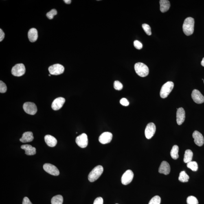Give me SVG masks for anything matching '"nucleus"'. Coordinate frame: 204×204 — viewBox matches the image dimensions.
Wrapping results in <instances>:
<instances>
[{
    "label": "nucleus",
    "instance_id": "obj_1",
    "mask_svg": "<svg viewBox=\"0 0 204 204\" xmlns=\"http://www.w3.org/2000/svg\"><path fill=\"white\" fill-rule=\"evenodd\" d=\"M194 19L191 17L186 18L184 22L183 30L186 36H190L193 34L194 27Z\"/></svg>",
    "mask_w": 204,
    "mask_h": 204
},
{
    "label": "nucleus",
    "instance_id": "obj_2",
    "mask_svg": "<svg viewBox=\"0 0 204 204\" xmlns=\"http://www.w3.org/2000/svg\"><path fill=\"white\" fill-rule=\"evenodd\" d=\"M103 171V168L101 165L95 167L90 173L88 176V180L91 182L96 181L102 175Z\"/></svg>",
    "mask_w": 204,
    "mask_h": 204
},
{
    "label": "nucleus",
    "instance_id": "obj_3",
    "mask_svg": "<svg viewBox=\"0 0 204 204\" xmlns=\"http://www.w3.org/2000/svg\"><path fill=\"white\" fill-rule=\"evenodd\" d=\"M136 73L141 77H146L149 74V68L146 65L141 62H138L134 66Z\"/></svg>",
    "mask_w": 204,
    "mask_h": 204
},
{
    "label": "nucleus",
    "instance_id": "obj_4",
    "mask_svg": "<svg viewBox=\"0 0 204 204\" xmlns=\"http://www.w3.org/2000/svg\"><path fill=\"white\" fill-rule=\"evenodd\" d=\"M174 83L172 81H168L165 83L162 87L160 92V96L161 98H165L168 95L173 89Z\"/></svg>",
    "mask_w": 204,
    "mask_h": 204
},
{
    "label": "nucleus",
    "instance_id": "obj_5",
    "mask_svg": "<svg viewBox=\"0 0 204 204\" xmlns=\"http://www.w3.org/2000/svg\"><path fill=\"white\" fill-rule=\"evenodd\" d=\"M25 71L24 65L23 64H18L12 68V73L14 76L19 77L24 74Z\"/></svg>",
    "mask_w": 204,
    "mask_h": 204
},
{
    "label": "nucleus",
    "instance_id": "obj_6",
    "mask_svg": "<svg viewBox=\"0 0 204 204\" xmlns=\"http://www.w3.org/2000/svg\"><path fill=\"white\" fill-rule=\"evenodd\" d=\"M24 111L28 114L34 115L37 112V107L36 104L32 102H26L24 104Z\"/></svg>",
    "mask_w": 204,
    "mask_h": 204
},
{
    "label": "nucleus",
    "instance_id": "obj_7",
    "mask_svg": "<svg viewBox=\"0 0 204 204\" xmlns=\"http://www.w3.org/2000/svg\"><path fill=\"white\" fill-rule=\"evenodd\" d=\"M49 71L50 74L58 75L63 73L64 67L61 64H55L50 66L49 68Z\"/></svg>",
    "mask_w": 204,
    "mask_h": 204
},
{
    "label": "nucleus",
    "instance_id": "obj_8",
    "mask_svg": "<svg viewBox=\"0 0 204 204\" xmlns=\"http://www.w3.org/2000/svg\"><path fill=\"white\" fill-rule=\"evenodd\" d=\"M133 173L131 170L126 171L121 177V183L124 185L129 184L133 180Z\"/></svg>",
    "mask_w": 204,
    "mask_h": 204
},
{
    "label": "nucleus",
    "instance_id": "obj_9",
    "mask_svg": "<svg viewBox=\"0 0 204 204\" xmlns=\"http://www.w3.org/2000/svg\"><path fill=\"white\" fill-rule=\"evenodd\" d=\"M76 143L80 148H84L87 146L88 139L87 136L85 133H82L76 137Z\"/></svg>",
    "mask_w": 204,
    "mask_h": 204
},
{
    "label": "nucleus",
    "instance_id": "obj_10",
    "mask_svg": "<svg viewBox=\"0 0 204 204\" xmlns=\"http://www.w3.org/2000/svg\"><path fill=\"white\" fill-rule=\"evenodd\" d=\"M43 169L45 171L51 175L54 176L59 175V170L54 165L49 164V163H46L44 165Z\"/></svg>",
    "mask_w": 204,
    "mask_h": 204
},
{
    "label": "nucleus",
    "instance_id": "obj_11",
    "mask_svg": "<svg viewBox=\"0 0 204 204\" xmlns=\"http://www.w3.org/2000/svg\"><path fill=\"white\" fill-rule=\"evenodd\" d=\"M156 131V126L153 123H149L145 130V135L146 138L150 139L153 137Z\"/></svg>",
    "mask_w": 204,
    "mask_h": 204
},
{
    "label": "nucleus",
    "instance_id": "obj_12",
    "mask_svg": "<svg viewBox=\"0 0 204 204\" xmlns=\"http://www.w3.org/2000/svg\"><path fill=\"white\" fill-rule=\"evenodd\" d=\"M192 98L194 102L197 104H201L204 102V97L200 92L196 89L193 91Z\"/></svg>",
    "mask_w": 204,
    "mask_h": 204
},
{
    "label": "nucleus",
    "instance_id": "obj_13",
    "mask_svg": "<svg viewBox=\"0 0 204 204\" xmlns=\"http://www.w3.org/2000/svg\"><path fill=\"white\" fill-rule=\"evenodd\" d=\"M113 135L111 132H105L99 138V141L102 144H106L111 142Z\"/></svg>",
    "mask_w": 204,
    "mask_h": 204
},
{
    "label": "nucleus",
    "instance_id": "obj_14",
    "mask_svg": "<svg viewBox=\"0 0 204 204\" xmlns=\"http://www.w3.org/2000/svg\"><path fill=\"white\" fill-rule=\"evenodd\" d=\"M65 102V99L64 98L59 97L53 101L51 105V108L54 111H58L62 107Z\"/></svg>",
    "mask_w": 204,
    "mask_h": 204
},
{
    "label": "nucleus",
    "instance_id": "obj_15",
    "mask_svg": "<svg viewBox=\"0 0 204 204\" xmlns=\"http://www.w3.org/2000/svg\"><path fill=\"white\" fill-rule=\"evenodd\" d=\"M192 137L194 139V142L196 145L199 146H203L204 143V139L203 136L201 133L196 130L193 133Z\"/></svg>",
    "mask_w": 204,
    "mask_h": 204
},
{
    "label": "nucleus",
    "instance_id": "obj_16",
    "mask_svg": "<svg viewBox=\"0 0 204 204\" xmlns=\"http://www.w3.org/2000/svg\"><path fill=\"white\" fill-rule=\"evenodd\" d=\"M185 118V112L182 107L178 108L176 112V122L179 125L183 124Z\"/></svg>",
    "mask_w": 204,
    "mask_h": 204
},
{
    "label": "nucleus",
    "instance_id": "obj_17",
    "mask_svg": "<svg viewBox=\"0 0 204 204\" xmlns=\"http://www.w3.org/2000/svg\"><path fill=\"white\" fill-rule=\"evenodd\" d=\"M170 164L166 161H163L161 163L159 168V172L160 173L167 175L170 173Z\"/></svg>",
    "mask_w": 204,
    "mask_h": 204
},
{
    "label": "nucleus",
    "instance_id": "obj_18",
    "mask_svg": "<svg viewBox=\"0 0 204 204\" xmlns=\"http://www.w3.org/2000/svg\"><path fill=\"white\" fill-rule=\"evenodd\" d=\"M21 148L25 150V154L28 155H33L36 154V149L29 144L22 145Z\"/></svg>",
    "mask_w": 204,
    "mask_h": 204
},
{
    "label": "nucleus",
    "instance_id": "obj_19",
    "mask_svg": "<svg viewBox=\"0 0 204 204\" xmlns=\"http://www.w3.org/2000/svg\"><path fill=\"white\" fill-rule=\"evenodd\" d=\"M34 139L33 133L31 132H25L23 134L20 141L23 143L30 142Z\"/></svg>",
    "mask_w": 204,
    "mask_h": 204
},
{
    "label": "nucleus",
    "instance_id": "obj_20",
    "mask_svg": "<svg viewBox=\"0 0 204 204\" xmlns=\"http://www.w3.org/2000/svg\"><path fill=\"white\" fill-rule=\"evenodd\" d=\"M44 139L45 142L48 146L50 147L55 146L57 143V140L55 138L51 135H45Z\"/></svg>",
    "mask_w": 204,
    "mask_h": 204
},
{
    "label": "nucleus",
    "instance_id": "obj_21",
    "mask_svg": "<svg viewBox=\"0 0 204 204\" xmlns=\"http://www.w3.org/2000/svg\"><path fill=\"white\" fill-rule=\"evenodd\" d=\"M28 38L31 42H34L36 41L38 38V32L36 29L32 28L29 30L28 32Z\"/></svg>",
    "mask_w": 204,
    "mask_h": 204
},
{
    "label": "nucleus",
    "instance_id": "obj_22",
    "mask_svg": "<svg viewBox=\"0 0 204 204\" xmlns=\"http://www.w3.org/2000/svg\"><path fill=\"white\" fill-rule=\"evenodd\" d=\"M160 10L162 13H165L170 9V1L168 0H161L160 1Z\"/></svg>",
    "mask_w": 204,
    "mask_h": 204
},
{
    "label": "nucleus",
    "instance_id": "obj_23",
    "mask_svg": "<svg viewBox=\"0 0 204 204\" xmlns=\"http://www.w3.org/2000/svg\"><path fill=\"white\" fill-rule=\"evenodd\" d=\"M193 153L191 150L187 149L185 152L184 157L183 161L185 163H187L191 161L192 159Z\"/></svg>",
    "mask_w": 204,
    "mask_h": 204
},
{
    "label": "nucleus",
    "instance_id": "obj_24",
    "mask_svg": "<svg viewBox=\"0 0 204 204\" xmlns=\"http://www.w3.org/2000/svg\"><path fill=\"white\" fill-rule=\"evenodd\" d=\"M179 147L177 145H174L173 146L170 151L171 157L174 160H176L179 157Z\"/></svg>",
    "mask_w": 204,
    "mask_h": 204
},
{
    "label": "nucleus",
    "instance_id": "obj_25",
    "mask_svg": "<svg viewBox=\"0 0 204 204\" xmlns=\"http://www.w3.org/2000/svg\"><path fill=\"white\" fill-rule=\"evenodd\" d=\"M63 198L60 195L53 196L51 200V204H62Z\"/></svg>",
    "mask_w": 204,
    "mask_h": 204
},
{
    "label": "nucleus",
    "instance_id": "obj_26",
    "mask_svg": "<svg viewBox=\"0 0 204 204\" xmlns=\"http://www.w3.org/2000/svg\"><path fill=\"white\" fill-rule=\"evenodd\" d=\"M189 179V176L184 171H183L180 173L179 178L180 181L183 183L187 182L188 181Z\"/></svg>",
    "mask_w": 204,
    "mask_h": 204
},
{
    "label": "nucleus",
    "instance_id": "obj_27",
    "mask_svg": "<svg viewBox=\"0 0 204 204\" xmlns=\"http://www.w3.org/2000/svg\"><path fill=\"white\" fill-rule=\"evenodd\" d=\"M187 168L190 169L194 172L196 171L198 169V166L197 163L194 161H191L187 164Z\"/></svg>",
    "mask_w": 204,
    "mask_h": 204
},
{
    "label": "nucleus",
    "instance_id": "obj_28",
    "mask_svg": "<svg viewBox=\"0 0 204 204\" xmlns=\"http://www.w3.org/2000/svg\"><path fill=\"white\" fill-rule=\"evenodd\" d=\"M187 204H198V200L193 196H189L187 198Z\"/></svg>",
    "mask_w": 204,
    "mask_h": 204
},
{
    "label": "nucleus",
    "instance_id": "obj_29",
    "mask_svg": "<svg viewBox=\"0 0 204 204\" xmlns=\"http://www.w3.org/2000/svg\"><path fill=\"white\" fill-rule=\"evenodd\" d=\"M161 201L160 197L159 196H156L150 200L149 204H160Z\"/></svg>",
    "mask_w": 204,
    "mask_h": 204
},
{
    "label": "nucleus",
    "instance_id": "obj_30",
    "mask_svg": "<svg viewBox=\"0 0 204 204\" xmlns=\"http://www.w3.org/2000/svg\"><path fill=\"white\" fill-rule=\"evenodd\" d=\"M142 27L147 35L149 36L151 35L152 34L151 28L149 25L146 24H143Z\"/></svg>",
    "mask_w": 204,
    "mask_h": 204
},
{
    "label": "nucleus",
    "instance_id": "obj_31",
    "mask_svg": "<svg viewBox=\"0 0 204 204\" xmlns=\"http://www.w3.org/2000/svg\"><path fill=\"white\" fill-rule=\"evenodd\" d=\"M57 14V12L55 9H52L49 12L47 13L46 16L48 18L50 19H52L54 18L55 15Z\"/></svg>",
    "mask_w": 204,
    "mask_h": 204
},
{
    "label": "nucleus",
    "instance_id": "obj_32",
    "mask_svg": "<svg viewBox=\"0 0 204 204\" xmlns=\"http://www.w3.org/2000/svg\"><path fill=\"white\" fill-rule=\"evenodd\" d=\"M114 88L116 90L120 91L123 89V85L121 82L118 81H116L114 83Z\"/></svg>",
    "mask_w": 204,
    "mask_h": 204
},
{
    "label": "nucleus",
    "instance_id": "obj_33",
    "mask_svg": "<svg viewBox=\"0 0 204 204\" xmlns=\"http://www.w3.org/2000/svg\"><path fill=\"white\" fill-rule=\"evenodd\" d=\"M7 91V87L6 84L2 81H0V92L5 93Z\"/></svg>",
    "mask_w": 204,
    "mask_h": 204
},
{
    "label": "nucleus",
    "instance_id": "obj_34",
    "mask_svg": "<svg viewBox=\"0 0 204 204\" xmlns=\"http://www.w3.org/2000/svg\"><path fill=\"white\" fill-rule=\"evenodd\" d=\"M133 44L134 47L136 49L138 50H141L142 49L143 45L141 42L139 40H136L134 41Z\"/></svg>",
    "mask_w": 204,
    "mask_h": 204
},
{
    "label": "nucleus",
    "instance_id": "obj_35",
    "mask_svg": "<svg viewBox=\"0 0 204 204\" xmlns=\"http://www.w3.org/2000/svg\"><path fill=\"white\" fill-rule=\"evenodd\" d=\"M120 104L124 106H128L129 105V102L127 99L125 98H123L120 101Z\"/></svg>",
    "mask_w": 204,
    "mask_h": 204
},
{
    "label": "nucleus",
    "instance_id": "obj_36",
    "mask_svg": "<svg viewBox=\"0 0 204 204\" xmlns=\"http://www.w3.org/2000/svg\"><path fill=\"white\" fill-rule=\"evenodd\" d=\"M103 204V199L102 197H99L96 198L93 203V204Z\"/></svg>",
    "mask_w": 204,
    "mask_h": 204
},
{
    "label": "nucleus",
    "instance_id": "obj_37",
    "mask_svg": "<svg viewBox=\"0 0 204 204\" xmlns=\"http://www.w3.org/2000/svg\"><path fill=\"white\" fill-rule=\"evenodd\" d=\"M23 204H33L27 197H25L24 198Z\"/></svg>",
    "mask_w": 204,
    "mask_h": 204
},
{
    "label": "nucleus",
    "instance_id": "obj_38",
    "mask_svg": "<svg viewBox=\"0 0 204 204\" xmlns=\"http://www.w3.org/2000/svg\"><path fill=\"white\" fill-rule=\"evenodd\" d=\"M5 37V34L1 29H0V42L3 41Z\"/></svg>",
    "mask_w": 204,
    "mask_h": 204
},
{
    "label": "nucleus",
    "instance_id": "obj_39",
    "mask_svg": "<svg viewBox=\"0 0 204 204\" xmlns=\"http://www.w3.org/2000/svg\"><path fill=\"white\" fill-rule=\"evenodd\" d=\"M64 1L67 4H70L71 2V0H64Z\"/></svg>",
    "mask_w": 204,
    "mask_h": 204
},
{
    "label": "nucleus",
    "instance_id": "obj_40",
    "mask_svg": "<svg viewBox=\"0 0 204 204\" xmlns=\"http://www.w3.org/2000/svg\"><path fill=\"white\" fill-rule=\"evenodd\" d=\"M201 65L204 67V58H203L201 62Z\"/></svg>",
    "mask_w": 204,
    "mask_h": 204
},
{
    "label": "nucleus",
    "instance_id": "obj_41",
    "mask_svg": "<svg viewBox=\"0 0 204 204\" xmlns=\"http://www.w3.org/2000/svg\"><path fill=\"white\" fill-rule=\"evenodd\" d=\"M49 76H51V75H49Z\"/></svg>",
    "mask_w": 204,
    "mask_h": 204
},
{
    "label": "nucleus",
    "instance_id": "obj_42",
    "mask_svg": "<svg viewBox=\"0 0 204 204\" xmlns=\"http://www.w3.org/2000/svg\"></svg>",
    "mask_w": 204,
    "mask_h": 204
},
{
    "label": "nucleus",
    "instance_id": "obj_43",
    "mask_svg": "<svg viewBox=\"0 0 204 204\" xmlns=\"http://www.w3.org/2000/svg\"></svg>",
    "mask_w": 204,
    "mask_h": 204
}]
</instances>
